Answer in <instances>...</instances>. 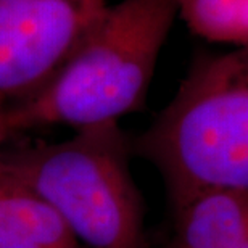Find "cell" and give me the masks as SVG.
<instances>
[{
    "label": "cell",
    "mask_w": 248,
    "mask_h": 248,
    "mask_svg": "<svg viewBox=\"0 0 248 248\" xmlns=\"http://www.w3.org/2000/svg\"><path fill=\"white\" fill-rule=\"evenodd\" d=\"M245 248H248V247H245Z\"/></svg>",
    "instance_id": "obj_9"
},
{
    "label": "cell",
    "mask_w": 248,
    "mask_h": 248,
    "mask_svg": "<svg viewBox=\"0 0 248 248\" xmlns=\"http://www.w3.org/2000/svg\"><path fill=\"white\" fill-rule=\"evenodd\" d=\"M0 248H84L62 217L2 163Z\"/></svg>",
    "instance_id": "obj_6"
},
{
    "label": "cell",
    "mask_w": 248,
    "mask_h": 248,
    "mask_svg": "<svg viewBox=\"0 0 248 248\" xmlns=\"http://www.w3.org/2000/svg\"><path fill=\"white\" fill-rule=\"evenodd\" d=\"M131 156V139L118 121L81 127L57 143L0 148V163L87 248H150Z\"/></svg>",
    "instance_id": "obj_3"
},
{
    "label": "cell",
    "mask_w": 248,
    "mask_h": 248,
    "mask_svg": "<svg viewBox=\"0 0 248 248\" xmlns=\"http://www.w3.org/2000/svg\"><path fill=\"white\" fill-rule=\"evenodd\" d=\"M108 0H0V103L41 92L100 16Z\"/></svg>",
    "instance_id": "obj_4"
},
{
    "label": "cell",
    "mask_w": 248,
    "mask_h": 248,
    "mask_svg": "<svg viewBox=\"0 0 248 248\" xmlns=\"http://www.w3.org/2000/svg\"><path fill=\"white\" fill-rule=\"evenodd\" d=\"M177 12L197 36L247 48L248 0H177Z\"/></svg>",
    "instance_id": "obj_7"
},
{
    "label": "cell",
    "mask_w": 248,
    "mask_h": 248,
    "mask_svg": "<svg viewBox=\"0 0 248 248\" xmlns=\"http://www.w3.org/2000/svg\"><path fill=\"white\" fill-rule=\"evenodd\" d=\"M12 136L13 134L10 131L8 123H7V105L0 103V148H2L3 143Z\"/></svg>",
    "instance_id": "obj_8"
},
{
    "label": "cell",
    "mask_w": 248,
    "mask_h": 248,
    "mask_svg": "<svg viewBox=\"0 0 248 248\" xmlns=\"http://www.w3.org/2000/svg\"><path fill=\"white\" fill-rule=\"evenodd\" d=\"M176 15L177 0L107 5L52 81L7 105L12 134L57 124L81 129L142 111Z\"/></svg>",
    "instance_id": "obj_2"
},
{
    "label": "cell",
    "mask_w": 248,
    "mask_h": 248,
    "mask_svg": "<svg viewBox=\"0 0 248 248\" xmlns=\"http://www.w3.org/2000/svg\"><path fill=\"white\" fill-rule=\"evenodd\" d=\"M131 155L160 171L172 215L203 193L248 192L247 48L198 55Z\"/></svg>",
    "instance_id": "obj_1"
},
{
    "label": "cell",
    "mask_w": 248,
    "mask_h": 248,
    "mask_svg": "<svg viewBox=\"0 0 248 248\" xmlns=\"http://www.w3.org/2000/svg\"><path fill=\"white\" fill-rule=\"evenodd\" d=\"M248 247V192H208L174 213V232L163 248Z\"/></svg>",
    "instance_id": "obj_5"
}]
</instances>
